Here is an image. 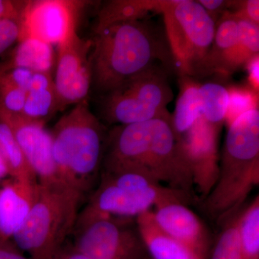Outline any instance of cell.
Here are the masks:
<instances>
[{
  "label": "cell",
  "instance_id": "cell-24",
  "mask_svg": "<svg viewBox=\"0 0 259 259\" xmlns=\"http://www.w3.org/2000/svg\"><path fill=\"white\" fill-rule=\"evenodd\" d=\"M61 107L56 94L55 84L27 93L22 117L28 120L46 124Z\"/></svg>",
  "mask_w": 259,
  "mask_h": 259
},
{
  "label": "cell",
  "instance_id": "cell-5",
  "mask_svg": "<svg viewBox=\"0 0 259 259\" xmlns=\"http://www.w3.org/2000/svg\"><path fill=\"white\" fill-rule=\"evenodd\" d=\"M83 194L61 182L37 183L31 210L13 237L31 259H51L74 231Z\"/></svg>",
  "mask_w": 259,
  "mask_h": 259
},
{
  "label": "cell",
  "instance_id": "cell-14",
  "mask_svg": "<svg viewBox=\"0 0 259 259\" xmlns=\"http://www.w3.org/2000/svg\"><path fill=\"white\" fill-rule=\"evenodd\" d=\"M152 213L162 231L207 258L210 244L208 230L185 204L164 202L154 207Z\"/></svg>",
  "mask_w": 259,
  "mask_h": 259
},
{
  "label": "cell",
  "instance_id": "cell-27",
  "mask_svg": "<svg viewBox=\"0 0 259 259\" xmlns=\"http://www.w3.org/2000/svg\"><path fill=\"white\" fill-rule=\"evenodd\" d=\"M229 94L226 123L229 126L245 112L258 109V94L250 88L231 87L228 88Z\"/></svg>",
  "mask_w": 259,
  "mask_h": 259
},
{
  "label": "cell",
  "instance_id": "cell-28",
  "mask_svg": "<svg viewBox=\"0 0 259 259\" xmlns=\"http://www.w3.org/2000/svg\"><path fill=\"white\" fill-rule=\"evenodd\" d=\"M27 93L0 80V115L20 116Z\"/></svg>",
  "mask_w": 259,
  "mask_h": 259
},
{
  "label": "cell",
  "instance_id": "cell-10",
  "mask_svg": "<svg viewBox=\"0 0 259 259\" xmlns=\"http://www.w3.org/2000/svg\"><path fill=\"white\" fill-rule=\"evenodd\" d=\"M57 46L54 81L61 110L87 101L92 86L90 56L93 42L80 37L75 29Z\"/></svg>",
  "mask_w": 259,
  "mask_h": 259
},
{
  "label": "cell",
  "instance_id": "cell-2",
  "mask_svg": "<svg viewBox=\"0 0 259 259\" xmlns=\"http://www.w3.org/2000/svg\"><path fill=\"white\" fill-rule=\"evenodd\" d=\"M95 32L90 56L92 85L103 95L153 66H166L171 61L169 48L142 19L112 24Z\"/></svg>",
  "mask_w": 259,
  "mask_h": 259
},
{
  "label": "cell",
  "instance_id": "cell-38",
  "mask_svg": "<svg viewBox=\"0 0 259 259\" xmlns=\"http://www.w3.org/2000/svg\"><path fill=\"white\" fill-rule=\"evenodd\" d=\"M2 243H3V242H2L1 236H0V244H2Z\"/></svg>",
  "mask_w": 259,
  "mask_h": 259
},
{
  "label": "cell",
  "instance_id": "cell-3",
  "mask_svg": "<svg viewBox=\"0 0 259 259\" xmlns=\"http://www.w3.org/2000/svg\"><path fill=\"white\" fill-rule=\"evenodd\" d=\"M259 184V111L250 110L228 126L219 176L204 200L209 215L222 221L239 210Z\"/></svg>",
  "mask_w": 259,
  "mask_h": 259
},
{
  "label": "cell",
  "instance_id": "cell-21",
  "mask_svg": "<svg viewBox=\"0 0 259 259\" xmlns=\"http://www.w3.org/2000/svg\"><path fill=\"white\" fill-rule=\"evenodd\" d=\"M0 154L9 169L10 176L16 180L36 183L35 172L32 169L14 134L8 124L0 118Z\"/></svg>",
  "mask_w": 259,
  "mask_h": 259
},
{
  "label": "cell",
  "instance_id": "cell-9",
  "mask_svg": "<svg viewBox=\"0 0 259 259\" xmlns=\"http://www.w3.org/2000/svg\"><path fill=\"white\" fill-rule=\"evenodd\" d=\"M74 246L91 259H145L148 256L136 219L79 212Z\"/></svg>",
  "mask_w": 259,
  "mask_h": 259
},
{
  "label": "cell",
  "instance_id": "cell-39",
  "mask_svg": "<svg viewBox=\"0 0 259 259\" xmlns=\"http://www.w3.org/2000/svg\"><path fill=\"white\" fill-rule=\"evenodd\" d=\"M145 259H151V258H150V257H149V256H148V257H147V258H145Z\"/></svg>",
  "mask_w": 259,
  "mask_h": 259
},
{
  "label": "cell",
  "instance_id": "cell-36",
  "mask_svg": "<svg viewBox=\"0 0 259 259\" xmlns=\"http://www.w3.org/2000/svg\"><path fill=\"white\" fill-rule=\"evenodd\" d=\"M0 259H28L19 253L0 247Z\"/></svg>",
  "mask_w": 259,
  "mask_h": 259
},
{
  "label": "cell",
  "instance_id": "cell-31",
  "mask_svg": "<svg viewBox=\"0 0 259 259\" xmlns=\"http://www.w3.org/2000/svg\"><path fill=\"white\" fill-rule=\"evenodd\" d=\"M230 13L236 19L247 20L258 25V0H245V1H232Z\"/></svg>",
  "mask_w": 259,
  "mask_h": 259
},
{
  "label": "cell",
  "instance_id": "cell-12",
  "mask_svg": "<svg viewBox=\"0 0 259 259\" xmlns=\"http://www.w3.org/2000/svg\"><path fill=\"white\" fill-rule=\"evenodd\" d=\"M221 129L200 116L193 127L177 140L192 175L194 187L204 199L219 176L218 137Z\"/></svg>",
  "mask_w": 259,
  "mask_h": 259
},
{
  "label": "cell",
  "instance_id": "cell-26",
  "mask_svg": "<svg viewBox=\"0 0 259 259\" xmlns=\"http://www.w3.org/2000/svg\"><path fill=\"white\" fill-rule=\"evenodd\" d=\"M238 212L227 218L213 247L210 259H243L237 232Z\"/></svg>",
  "mask_w": 259,
  "mask_h": 259
},
{
  "label": "cell",
  "instance_id": "cell-6",
  "mask_svg": "<svg viewBox=\"0 0 259 259\" xmlns=\"http://www.w3.org/2000/svg\"><path fill=\"white\" fill-rule=\"evenodd\" d=\"M190 199V194L166 187L142 172L108 170L102 171L98 187L81 212L136 218L158 204H187Z\"/></svg>",
  "mask_w": 259,
  "mask_h": 259
},
{
  "label": "cell",
  "instance_id": "cell-8",
  "mask_svg": "<svg viewBox=\"0 0 259 259\" xmlns=\"http://www.w3.org/2000/svg\"><path fill=\"white\" fill-rule=\"evenodd\" d=\"M173 97L166 68L155 66L105 95L102 114L107 122L119 125L171 117L166 106Z\"/></svg>",
  "mask_w": 259,
  "mask_h": 259
},
{
  "label": "cell",
  "instance_id": "cell-29",
  "mask_svg": "<svg viewBox=\"0 0 259 259\" xmlns=\"http://www.w3.org/2000/svg\"><path fill=\"white\" fill-rule=\"evenodd\" d=\"M34 71L19 66H0V80L28 93Z\"/></svg>",
  "mask_w": 259,
  "mask_h": 259
},
{
  "label": "cell",
  "instance_id": "cell-20",
  "mask_svg": "<svg viewBox=\"0 0 259 259\" xmlns=\"http://www.w3.org/2000/svg\"><path fill=\"white\" fill-rule=\"evenodd\" d=\"M17 44L9 61L5 65L52 74L56 61L52 45L34 38L23 39Z\"/></svg>",
  "mask_w": 259,
  "mask_h": 259
},
{
  "label": "cell",
  "instance_id": "cell-22",
  "mask_svg": "<svg viewBox=\"0 0 259 259\" xmlns=\"http://www.w3.org/2000/svg\"><path fill=\"white\" fill-rule=\"evenodd\" d=\"M237 232L243 259H259V197L237 214Z\"/></svg>",
  "mask_w": 259,
  "mask_h": 259
},
{
  "label": "cell",
  "instance_id": "cell-35",
  "mask_svg": "<svg viewBox=\"0 0 259 259\" xmlns=\"http://www.w3.org/2000/svg\"><path fill=\"white\" fill-rule=\"evenodd\" d=\"M51 259H91L76 249L74 246H65L58 250Z\"/></svg>",
  "mask_w": 259,
  "mask_h": 259
},
{
  "label": "cell",
  "instance_id": "cell-7",
  "mask_svg": "<svg viewBox=\"0 0 259 259\" xmlns=\"http://www.w3.org/2000/svg\"><path fill=\"white\" fill-rule=\"evenodd\" d=\"M164 19L168 47L181 74H202L214 39L216 23L198 1H164Z\"/></svg>",
  "mask_w": 259,
  "mask_h": 259
},
{
  "label": "cell",
  "instance_id": "cell-30",
  "mask_svg": "<svg viewBox=\"0 0 259 259\" xmlns=\"http://www.w3.org/2000/svg\"><path fill=\"white\" fill-rule=\"evenodd\" d=\"M21 19H8L0 23V56L18 42Z\"/></svg>",
  "mask_w": 259,
  "mask_h": 259
},
{
  "label": "cell",
  "instance_id": "cell-33",
  "mask_svg": "<svg viewBox=\"0 0 259 259\" xmlns=\"http://www.w3.org/2000/svg\"><path fill=\"white\" fill-rule=\"evenodd\" d=\"M198 3L203 7L215 23L226 11H229L232 4V1L223 0H199Z\"/></svg>",
  "mask_w": 259,
  "mask_h": 259
},
{
  "label": "cell",
  "instance_id": "cell-11",
  "mask_svg": "<svg viewBox=\"0 0 259 259\" xmlns=\"http://www.w3.org/2000/svg\"><path fill=\"white\" fill-rule=\"evenodd\" d=\"M83 5L84 2L66 0L27 1L18 41L34 38L58 45L76 29L78 11Z\"/></svg>",
  "mask_w": 259,
  "mask_h": 259
},
{
  "label": "cell",
  "instance_id": "cell-19",
  "mask_svg": "<svg viewBox=\"0 0 259 259\" xmlns=\"http://www.w3.org/2000/svg\"><path fill=\"white\" fill-rule=\"evenodd\" d=\"M164 1L115 0L105 3L97 15L95 31L112 24L141 20L150 12L161 13Z\"/></svg>",
  "mask_w": 259,
  "mask_h": 259
},
{
  "label": "cell",
  "instance_id": "cell-17",
  "mask_svg": "<svg viewBox=\"0 0 259 259\" xmlns=\"http://www.w3.org/2000/svg\"><path fill=\"white\" fill-rule=\"evenodd\" d=\"M238 35V20L229 11H226L216 23L212 47L204 62L202 74L232 73L231 64Z\"/></svg>",
  "mask_w": 259,
  "mask_h": 259
},
{
  "label": "cell",
  "instance_id": "cell-13",
  "mask_svg": "<svg viewBox=\"0 0 259 259\" xmlns=\"http://www.w3.org/2000/svg\"><path fill=\"white\" fill-rule=\"evenodd\" d=\"M0 118L10 126L39 183L61 182L53 157L52 136L45 124L22 116L0 115Z\"/></svg>",
  "mask_w": 259,
  "mask_h": 259
},
{
  "label": "cell",
  "instance_id": "cell-37",
  "mask_svg": "<svg viewBox=\"0 0 259 259\" xmlns=\"http://www.w3.org/2000/svg\"><path fill=\"white\" fill-rule=\"evenodd\" d=\"M7 176H10L9 169H8L4 158L0 154V181L3 180Z\"/></svg>",
  "mask_w": 259,
  "mask_h": 259
},
{
  "label": "cell",
  "instance_id": "cell-4",
  "mask_svg": "<svg viewBox=\"0 0 259 259\" xmlns=\"http://www.w3.org/2000/svg\"><path fill=\"white\" fill-rule=\"evenodd\" d=\"M51 134L59 180L84 195L102 167L107 139L103 126L83 101L63 115Z\"/></svg>",
  "mask_w": 259,
  "mask_h": 259
},
{
  "label": "cell",
  "instance_id": "cell-1",
  "mask_svg": "<svg viewBox=\"0 0 259 259\" xmlns=\"http://www.w3.org/2000/svg\"><path fill=\"white\" fill-rule=\"evenodd\" d=\"M171 117L116 126L107 136L102 171L133 169L192 194L194 184L171 125Z\"/></svg>",
  "mask_w": 259,
  "mask_h": 259
},
{
  "label": "cell",
  "instance_id": "cell-15",
  "mask_svg": "<svg viewBox=\"0 0 259 259\" xmlns=\"http://www.w3.org/2000/svg\"><path fill=\"white\" fill-rule=\"evenodd\" d=\"M37 183L11 178L0 189V236L3 243L13 238L25 223L35 202Z\"/></svg>",
  "mask_w": 259,
  "mask_h": 259
},
{
  "label": "cell",
  "instance_id": "cell-25",
  "mask_svg": "<svg viewBox=\"0 0 259 259\" xmlns=\"http://www.w3.org/2000/svg\"><path fill=\"white\" fill-rule=\"evenodd\" d=\"M238 24V40L233 61L231 72L245 66L252 58L258 55L259 26L247 20L237 19Z\"/></svg>",
  "mask_w": 259,
  "mask_h": 259
},
{
  "label": "cell",
  "instance_id": "cell-23",
  "mask_svg": "<svg viewBox=\"0 0 259 259\" xmlns=\"http://www.w3.org/2000/svg\"><path fill=\"white\" fill-rule=\"evenodd\" d=\"M201 116L211 125L221 129L226 120L229 94L221 83L207 82L199 84Z\"/></svg>",
  "mask_w": 259,
  "mask_h": 259
},
{
  "label": "cell",
  "instance_id": "cell-32",
  "mask_svg": "<svg viewBox=\"0 0 259 259\" xmlns=\"http://www.w3.org/2000/svg\"><path fill=\"white\" fill-rule=\"evenodd\" d=\"M27 1L0 0V23L8 19H21Z\"/></svg>",
  "mask_w": 259,
  "mask_h": 259
},
{
  "label": "cell",
  "instance_id": "cell-34",
  "mask_svg": "<svg viewBox=\"0 0 259 259\" xmlns=\"http://www.w3.org/2000/svg\"><path fill=\"white\" fill-rule=\"evenodd\" d=\"M248 74L249 88L255 93L258 94L259 90V56L252 58L246 64Z\"/></svg>",
  "mask_w": 259,
  "mask_h": 259
},
{
  "label": "cell",
  "instance_id": "cell-18",
  "mask_svg": "<svg viewBox=\"0 0 259 259\" xmlns=\"http://www.w3.org/2000/svg\"><path fill=\"white\" fill-rule=\"evenodd\" d=\"M180 92L175 113L171 116V125L177 140L187 134L201 116L198 83L190 76L182 75Z\"/></svg>",
  "mask_w": 259,
  "mask_h": 259
},
{
  "label": "cell",
  "instance_id": "cell-16",
  "mask_svg": "<svg viewBox=\"0 0 259 259\" xmlns=\"http://www.w3.org/2000/svg\"><path fill=\"white\" fill-rule=\"evenodd\" d=\"M136 223L150 258L205 259L162 231L155 222L151 209L137 216Z\"/></svg>",
  "mask_w": 259,
  "mask_h": 259
}]
</instances>
